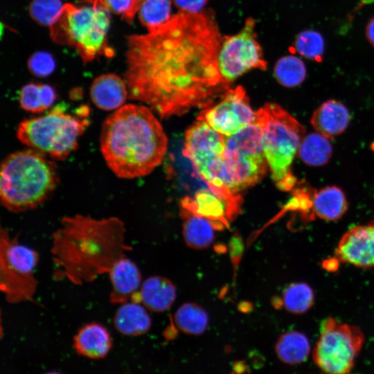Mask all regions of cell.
<instances>
[{"label":"cell","mask_w":374,"mask_h":374,"mask_svg":"<svg viewBox=\"0 0 374 374\" xmlns=\"http://www.w3.org/2000/svg\"><path fill=\"white\" fill-rule=\"evenodd\" d=\"M110 11L103 0H82L66 3L57 20L49 27L52 40L74 48L84 63L114 51L108 44Z\"/></svg>","instance_id":"obj_5"},{"label":"cell","mask_w":374,"mask_h":374,"mask_svg":"<svg viewBox=\"0 0 374 374\" xmlns=\"http://www.w3.org/2000/svg\"><path fill=\"white\" fill-rule=\"evenodd\" d=\"M364 335L357 326L328 317L320 326V335L312 352L314 363L325 374H348L355 364Z\"/></svg>","instance_id":"obj_11"},{"label":"cell","mask_w":374,"mask_h":374,"mask_svg":"<svg viewBox=\"0 0 374 374\" xmlns=\"http://www.w3.org/2000/svg\"><path fill=\"white\" fill-rule=\"evenodd\" d=\"M84 117L65 113L58 105L43 116L22 121L17 137L33 150L63 160L76 150L78 139L89 124Z\"/></svg>","instance_id":"obj_8"},{"label":"cell","mask_w":374,"mask_h":374,"mask_svg":"<svg viewBox=\"0 0 374 374\" xmlns=\"http://www.w3.org/2000/svg\"><path fill=\"white\" fill-rule=\"evenodd\" d=\"M174 320L177 328L184 333L199 335L206 331L209 317L203 307L195 303L188 302L178 308Z\"/></svg>","instance_id":"obj_27"},{"label":"cell","mask_w":374,"mask_h":374,"mask_svg":"<svg viewBox=\"0 0 374 374\" xmlns=\"http://www.w3.org/2000/svg\"><path fill=\"white\" fill-rule=\"evenodd\" d=\"M298 152L301 159L306 165L322 166L330 159L332 147L328 138L316 132L305 135Z\"/></svg>","instance_id":"obj_26"},{"label":"cell","mask_w":374,"mask_h":374,"mask_svg":"<svg viewBox=\"0 0 374 374\" xmlns=\"http://www.w3.org/2000/svg\"><path fill=\"white\" fill-rule=\"evenodd\" d=\"M39 260L35 250L1 227L0 289L8 303L33 301L38 285L35 272Z\"/></svg>","instance_id":"obj_9"},{"label":"cell","mask_w":374,"mask_h":374,"mask_svg":"<svg viewBox=\"0 0 374 374\" xmlns=\"http://www.w3.org/2000/svg\"><path fill=\"white\" fill-rule=\"evenodd\" d=\"M335 257L339 262L357 267H374V221L346 231L338 242Z\"/></svg>","instance_id":"obj_14"},{"label":"cell","mask_w":374,"mask_h":374,"mask_svg":"<svg viewBox=\"0 0 374 374\" xmlns=\"http://www.w3.org/2000/svg\"><path fill=\"white\" fill-rule=\"evenodd\" d=\"M256 115L262 130L263 149L271 178L278 188L292 191L299 182L291 167L305 130L276 103H267Z\"/></svg>","instance_id":"obj_6"},{"label":"cell","mask_w":374,"mask_h":374,"mask_svg":"<svg viewBox=\"0 0 374 374\" xmlns=\"http://www.w3.org/2000/svg\"><path fill=\"white\" fill-rule=\"evenodd\" d=\"M366 37L369 43L374 46V17L371 18L366 24Z\"/></svg>","instance_id":"obj_36"},{"label":"cell","mask_w":374,"mask_h":374,"mask_svg":"<svg viewBox=\"0 0 374 374\" xmlns=\"http://www.w3.org/2000/svg\"><path fill=\"white\" fill-rule=\"evenodd\" d=\"M107 274L112 287L109 299L112 304L120 305L130 301L142 284L138 266L126 256L118 259Z\"/></svg>","instance_id":"obj_15"},{"label":"cell","mask_w":374,"mask_h":374,"mask_svg":"<svg viewBox=\"0 0 374 374\" xmlns=\"http://www.w3.org/2000/svg\"><path fill=\"white\" fill-rule=\"evenodd\" d=\"M277 357L283 363L296 365L305 361L310 352L308 338L299 331L282 334L275 344Z\"/></svg>","instance_id":"obj_24"},{"label":"cell","mask_w":374,"mask_h":374,"mask_svg":"<svg viewBox=\"0 0 374 374\" xmlns=\"http://www.w3.org/2000/svg\"><path fill=\"white\" fill-rule=\"evenodd\" d=\"M324 46L323 38L319 32L306 30L296 37L292 52L298 53L308 60L320 62L323 60Z\"/></svg>","instance_id":"obj_31"},{"label":"cell","mask_w":374,"mask_h":374,"mask_svg":"<svg viewBox=\"0 0 374 374\" xmlns=\"http://www.w3.org/2000/svg\"><path fill=\"white\" fill-rule=\"evenodd\" d=\"M254 30L255 21L249 17L238 33L225 36L222 39L217 57L218 68L222 80L228 85L251 69L267 68Z\"/></svg>","instance_id":"obj_12"},{"label":"cell","mask_w":374,"mask_h":374,"mask_svg":"<svg viewBox=\"0 0 374 374\" xmlns=\"http://www.w3.org/2000/svg\"><path fill=\"white\" fill-rule=\"evenodd\" d=\"M177 288L168 278L161 276L147 278L130 301L142 304L155 312L168 310L175 301Z\"/></svg>","instance_id":"obj_16"},{"label":"cell","mask_w":374,"mask_h":374,"mask_svg":"<svg viewBox=\"0 0 374 374\" xmlns=\"http://www.w3.org/2000/svg\"><path fill=\"white\" fill-rule=\"evenodd\" d=\"M28 69L34 75L45 78L55 69V61L51 54L46 51L34 53L28 60Z\"/></svg>","instance_id":"obj_33"},{"label":"cell","mask_w":374,"mask_h":374,"mask_svg":"<svg viewBox=\"0 0 374 374\" xmlns=\"http://www.w3.org/2000/svg\"><path fill=\"white\" fill-rule=\"evenodd\" d=\"M225 138L206 123L197 120L186 131L182 153L209 188L226 202L233 215L239 211L241 198L226 168L223 157Z\"/></svg>","instance_id":"obj_7"},{"label":"cell","mask_w":374,"mask_h":374,"mask_svg":"<svg viewBox=\"0 0 374 374\" xmlns=\"http://www.w3.org/2000/svg\"><path fill=\"white\" fill-rule=\"evenodd\" d=\"M274 76L281 85L295 87L301 84L306 77V67L303 62L295 55L280 57L274 66Z\"/></svg>","instance_id":"obj_30"},{"label":"cell","mask_w":374,"mask_h":374,"mask_svg":"<svg viewBox=\"0 0 374 374\" xmlns=\"http://www.w3.org/2000/svg\"><path fill=\"white\" fill-rule=\"evenodd\" d=\"M77 353L89 359L105 357L112 346L109 330L98 323H89L82 326L73 338Z\"/></svg>","instance_id":"obj_19"},{"label":"cell","mask_w":374,"mask_h":374,"mask_svg":"<svg viewBox=\"0 0 374 374\" xmlns=\"http://www.w3.org/2000/svg\"><path fill=\"white\" fill-rule=\"evenodd\" d=\"M100 150L111 170L123 179L150 174L167 150L159 121L145 106L128 104L111 114L100 133Z\"/></svg>","instance_id":"obj_3"},{"label":"cell","mask_w":374,"mask_h":374,"mask_svg":"<svg viewBox=\"0 0 374 374\" xmlns=\"http://www.w3.org/2000/svg\"><path fill=\"white\" fill-rule=\"evenodd\" d=\"M59 183L56 165L33 149L17 151L2 161L0 197L12 213L34 209L53 193Z\"/></svg>","instance_id":"obj_4"},{"label":"cell","mask_w":374,"mask_h":374,"mask_svg":"<svg viewBox=\"0 0 374 374\" xmlns=\"http://www.w3.org/2000/svg\"><path fill=\"white\" fill-rule=\"evenodd\" d=\"M348 206L344 193L337 186H330L314 190L312 198L313 217L326 221H336L344 216Z\"/></svg>","instance_id":"obj_22"},{"label":"cell","mask_w":374,"mask_h":374,"mask_svg":"<svg viewBox=\"0 0 374 374\" xmlns=\"http://www.w3.org/2000/svg\"><path fill=\"white\" fill-rule=\"evenodd\" d=\"M245 90L241 86L228 89L221 100L201 112L197 119L224 136H231L253 123L256 120Z\"/></svg>","instance_id":"obj_13"},{"label":"cell","mask_w":374,"mask_h":374,"mask_svg":"<svg viewBox=\"0 0 374 374\" xmlns=\"http://www.w3.org/2000/svg\"><path fill=\"white\" fill-rule=\"evenodd\" d=\"M373 0H361V5H363L364 3H371Z\"/></svg>","instance_id":"obj_38"},{"label":"cell","mask_w":374,"mask_h":374,"mask_svg":"<svg viewBox=\"0 0 374 374\" xmlns=\"http://www.w3.org/2000/svg\"><path fill=\"white\" fill-rule=\"evenodd\" d=\"M180 206L196 215L226 224L231 218L226 202L210 188H200L193 197L186 196L180 201Z\"/></svg>","instance_id":"obj_21"},{"label":"cell","mask_w":374,"mask_h":374,"mask_svg":"<svg viewBox=\"0 0 374 374\" xmlns=\"http://www.w3.org/2000/svg\"><path fill=\"white\" fill-rule=\"evenodd\" d=\"M93 103L105 111L116 110L123 106L128 97L125 80L114 73L103 74L96 78L90 87Z\"/></svg>","instance_id":"obj_17"},{"label":"cell","mask_w":374,"mask_h":374,"mask_svg":"<svg viewBox=\"0 0 374 374\" xmlns=\"http://www.w3.org/2000/svg\"><path fill=\"white\" fill-rule=\"evenodd\" d=\"M339 262L338 259L335 257L334 258L326 261L323 266L327 270L334 271L337 269Z\"/></svg>","instance_id":"obj_37"},{"label":"cell","mask_w":374,"mask_h":374,"mask_svg":"<svg viewBox=\"0 0 374 374\" xmlns=\"http://www.w3.org/2000/svg\"><path fill=\"white\" fill-rule=\"evenodd\" d=\"M183 218V237L186 244L194 249L208 248L215 240V231L222 223L209 220L181 208Z\"/></svg>","instance_id":"obj_20"},{"label":"cell","mask_w":374,"mask_h":374,"mask_svg":"<svg viewBox=\"0 0 374 374\" xmlns=\"http://www.w3.org/2000/svg\"><path fill=\"white\" fill-rule=\"evenodd\" d=\"M226 168L236 193L260 181L268 164L263 149L262 130L256 121L225 138Z\"/></svg>","instance_id":"obj_10"},{"label":"cell","mask_w":374,"mask_h":374,"mask_svg":"<svg viewBox=\"0 0 374 374\" xmlns=\"http://www.w3.org/2000/svg\"><path fill=\"white\" fill-rule=\"evenodd\" d=\"M125 233L124 222L117 217H63L52 235L55 278L83 285L108 274L118 259L132 250L125 242Z\"/></svg>","instance_id":"obj_2"},{"label":"cell","mask_w":374,"mask_h":374,"mask_svg":"<svg viewBox=\"0 0 374 374\" xmlns=\"http://www.w3.org/2000/svg\"><path fill=\"white\" fill-rule=\"evenodd\" d=\"M222 39L211 14L183 12L155 30L128 37V98L161 118L209 107L229 86L218 68Z\"/></svg>","instance_id":"obj_1"},{"label":"cell","mask_w":374,"mask_h":374,"mask_svg":"<svg viewBox=\"0 0 374 374\" xmlns=\"http://www.w3.org/2000/svg\"><path fill=\"white\" fill-rule=\"evenodd\" d=\"M350 121L349 111L343 103L328 100L316 109L310 123L317 132L329 139L344 132Z\"/></svg>","instance_id":"obj_18"},{"label":"cell","mask_w":374,"mask_h":374,"mask_svg":"<svg viewBox=\"0 0 374 374\" xmlns=\"http://www.w3.org/2000/svg\"><path fill=\"white\" fill-rule=\"evenodd\" d=\"M110 12L120 15L131 23L138 12L140 0H103Z\"/></svg>","instance_id":"obj_34"},{"label":"cell","mask_w":374,"mask_h":374,"mask_svg":"<svg viewBox=\"0 0 374 374\" xmlns=\"http://www.w3.org/2000/svg\"><path fill=\"white\" fill-rule=\"evenodd\" d=\"M56 98L57 93L52 86L29 83L21 89L19 101L24 110L37 114L49 109Z\"/></svg>","instance_id":"obj_25"},{"label":"cell","mask_w":374,"mask_h":374,"mask_svg":"<svg viewBox=\"0 0 374 374\" xmlns=\"http://www.w3.org/2000/svg\"><path fill=\"white\" fill-rule=\"evenodd\" d=\"M175 6L183 12L198 13L208 0H173Z\"/></svg>","instance_id":"obj_35"},{"label":"cell","mask_w":374,"mask_h":374,"mask_svg":"<svg viewBox=\"0 0 374 374\" xmlns=\"http://www.w3.org/2000/svg\"><path fill=\"white\" fill-rule=\"evenodd\" d=\"M64 5L61 0H32L28 12L35 21L50 27L59 17Z\"/></svg>","instance_id":"obj_32"},{"label":"cell","mask_w":374,"mask_h":374,"mask_svg":"<svg viewBox=\"0 0 374 374\" xmlns=\"http://www.w3.org/2000/svg\"><path fill=\"white\" fill-rule=\"evenodd\" d=\"M44 374H62V373L53 371V372H48V373H46Z\"/></svg>","instance_id":"obj_39"},{"label":"cell","mask_w":374,"mask_h":374,"mask_svg":"<svg viewBox=\"0 0 374 374\" xmlns=\"http://www.w3.org/2000/svg\"><path fill=\"white\" fill-rule=\"evenodd\" d=\"M315 300L312 288L307 283L298 282L287 285L282 293L280 305L293 314H303L314 305Z\"/></svg>","instance_id":"obj_28"},{"label":"cell","mask_w":374,"mask_h":374,"mask_svg":"<svg viewBox=\"0 0 374 374\" xmlns=\"http://www.w3.org/2000/svg\"><path fill=\"white\" fill-rule=\"evenodd\" d=\"M138 15L148 32L155 30L171 17V0H141Z\"/></svg>","instance_id":"obj_29"},{"label":"cell","mask_w":374,"mask_h":374,"mask_svg":"<svg viewBox=\"0 0 374 374\" xmlns=\"http://www.w3.org/2000/svg\"><path fill=\"white\" fill-rule=\"evenodd\" d=\"M146 310L142 304L132 301L120 304L114 317L116 329L127 336L145 334L152 325L151 317Z\"/></svg>","instance_id":"obj_23"}]
</instances>
